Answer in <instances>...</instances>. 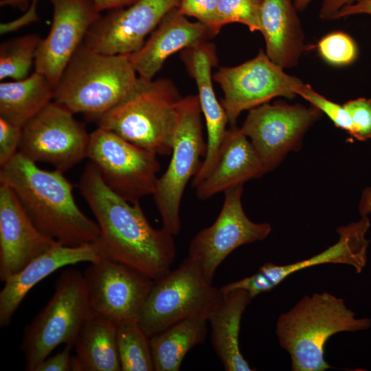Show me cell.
Listing matches in <instances>:
<instances>
[{"instance_id":"obj_1","label":"cell","mask_w":371,"mask_h":371,"mask_svg":"<svg viewBox=\"0 0 371 371\" xmlns=\"http://www.w3.org/2000/svg\"><path fill=\"white\" fill-rule=\"evenodd\" d=\"M78 187L100 228L96 241L102 255L154 280L171 270L176 257L174 236L154 228L139 203H130L111 190L97 168L85 167Z\"/></svg>"},{"instance_id":"obj_2","label":"cell","mask_w":371,"mask_h":371,"mask_svg":"<svg viewBox=\"0 0 371 371\" xmlns=\"http://www.w3.org/2000/svg\"><path fill=\"white\" fill-rule=\"evenodd\" d=\"M0 183L12 189L35 226L60 244L76 247L99 238L97 223L77 205L63 172L42 169L18 152L1 167Z\"/></svg>"},{"instance_id":"obj_3","label":"cell","mask_w":371,"mask_h":371,"mask_svg":"<svg viewBox=\"0 0 371 371\" xmlns=\"http://www.w3.org/2000/svg\"><path fill=\"white\" fill-rule=\"evenodd\" d=\"M139 80L128 54H106L82 43L54 87V101L95 120L124 102Z\"/></svg>"},{"instance_id":"obj_4","label":"cell","mask_w":371,"mask_h":371,"mask_svg":"<svg viewBox=\"0 0 371 371\" xmlns=\"http://www.w3.org/2000/svg\"><path fill=\"white\" fill-rule=\"evenodd\" d=\"M370 326L371 319L356 318L342 298L328 292L315 293L279 316L276 335L290 355L293 371H325L332 368L325 359V346L330 337Z\"/></svg>"},{"instance_id":"obj_5","label":"cell","mask_w":371,"mask_h":371,"mask_svg":"<svg viewBox=\"0 0 371 371\" xmlns=\"http://www.w3.org/2000/svg\"><path fill=\"white\" fill-rule=\"evenodd\" d=\"M181 97L168 79L139 78L136 89L121 104L95 120L98 127L157 155L171 153Z\"/></svg>"},{"instance_id":"obj_6","label":"cell","mask_w":371,"mask_h":371,"mask_svg":"<svg viewBox=\"0 0 371 371\" xmlns=\"http://www.w3.org/2000/svg\"><path fill=\"white\" fill-rule=\"evenodd\" d=\"M222 297L199 262L188 256L176 269L155 280L137 323L151 337L188 317L202 315L208 319Z\"/></svg>"},{"instance_id":"obj_7","label":"cell","mask_w":371,"mask_h":371,"mask_svg":"<svg viewBox=\"0 0 371 371\" xmlns=\"http://www.w3.org/2000/svg\"><path fill=\"white\" fill-rule=\"evenodd\" d=\"M91 315L83 274L64 271L48 303L25 328L21 350L26 370L35 371L57 346H74Z\"/></svg>"},{"instance_id":"obj_8","label":"cell","mask_w":371,"mask_h":371,"mask_svg":"<svg viewBox=\"0 0 371 371\" xmlns=\"http://www.w3.org/2000/svg\"><path fill=\"white\" fill-rule=\"evenodd\" d=\"M201 110L197 95L181 98L177 107L171 159L158 177L153 194L163 227L177 235L181 227L180 206L186 187L198 172L205 155Z\"/></svg>"},{"instance_id":"obj_9","label":"cell","mask_w":371,"mask_h":371,"mask_svg":"<svg viewBox=\"0 0 371 371\" xmlns=\"http://www.w3.org/2000/svg\"><path fill=\"white\" fill-rule=\"evenodd\" d=\"M157 155L103 128L90 133L87 158L106 185L132 203L153 194L160 170Z\"/></svg>"},{"instance_id":"obj_10","label":"cell","mask_w":371,"mask_h":371,"mask_svg":"<svg viewBox=\"0 0 371 371\" xmlns=\"http://www.w3.org/2000/svg\"><path fill=\"white\" fill-rule=\"evenodd\" d=\"M213 79L222 89L221 104L232 126L245 110L282 96L293 98L304 84L284 71L260 50L256 57L234 67H221Z\"/></svg>"},{"instance_id":"obj_11","label":"cell","mask_w":371,"mask_h":371,"mask_svg":"<svg viewBox=\"0 0 371 371\" xmlns=\"http://www.w3.org/2000/svg\"><path fill=\"white\" fill-rule=\"evenodd\" d=\"M74 113L52 101L23 127L18 152L65 172L87 158L89 136Z\"/></svg>"},{"instance_id":"obj_12","label":"cell","mask_w":371,"mask_h":371,"mask_svg":"<svg viewBox=\"0 0 371 371\" xmlns=\"http://www.w3.org/2000/svg\"><path fill=\"white\" fill-rule=\"evenodd\" d=\"M90 263L83 276L91 313L116 325L137 322L155 280L106 257Z\"/></svg>"},{"instance_id":"obj_13","label":"cell","mask_w":371,"mask_h":371,"mask_svg":"<svg viewBox=\"0 0 371 371\" xmlns=\"http://www.w3.org/2000/svg\"><path fill=\"white\" fill-rule=\"evenodd\" d=\"M311 106L268 102L249 110L240 128L248 137L266 172L274 169L291 150L301 146L308 127L321 115Z\"/></svg>"},{"instance_id":"obj_14","label":"cell","mask_w":371,"mask_h":371,"mask_svg":"<svg viewBox=\"0 0 371 371\" xmlns=\"http://www.w3.org/2000/svg\"><path fill=\"white\" fill-rule=\"evenodd\" d=\"M243 185L224 192L221 210L215 221L200 230L191 240L188 256L199 262L210 282L221 262L236 248L266 238L271 231L267 223L251 221L244 212Z\"/></svg>"},{"instance_id":"obj_15","label":"cell","mask_w":371,"mask_h":371,"mask_svg":"<svg viewBox=\"0 0 371 371\" xmlns=\"http://www.w3.org/2000/svg\"><path fill=\"white\" fill-rule=\"evenodd\" d=\"M370 225L367 216L337 229L339 240L333 245L309 258L287 265L267 262L248 277L228 283L220 288L222 291L234 289L247 291L254 299L262 293L270 291L290 275L299 271L323 264H344L352 266L360 273L367 262L369 240L366 234Z\"/></svg>"},{"instance_id":"obj_16","label":"cell","mask_w":371,"mask_h":371,"mask_svg":"<svg viewBox=\"0 0 371 371\" xmlns=\"http://www.w3.org/2000/svg\"><path fill=\"white\" fill-rule=\"evenodd\" d=\"M179 0H137L98 19L83 43L106 54H130L139 50L162 19L177 8Z\"/></svg>"},{"instance_id":"obj_17","label":"cell","mask_w":371,"mask_h":371,"mask_svg":"<svg viewBox=\"0 0 371 371\" xmlns=\"http://www.w3.org/2000/svg\"><path fill=\"white\" fill-rule=\"evenodd\" d=\"M49 1L52 23L38 48L34 71L45 76L55 87L88 30L101 15L89 0Z\"/></svg>"},{"instance_id":"obj_18","label":"cell","mask_w":371,"mask_h":371,"mask_svg":"<svg viewBox=\"0 0 371 371\" xmlns=\"http://www.w3.org/2000/svg\"><path fill=\"white\" fill-rule=\"evenodd\" d=\"M58 243L35 226L12 189L0 183L1 280L5 282Z\"/></svg>"},{"instance_id":"obj_19","label":"cell","mask_w":371,"mask_h":371,"mask_svg":"<svg viewBox=\"0 0 371 371\" xmlns=\"http://www.w3.org/2000/svg\"><path fill=\"white\" fill-rule=\"evenodd\" d=\"M104 258L96 242L70 247L58 243L4 282L0 292V326H8L27 293L57 269Z\"/></svg>"},{"instance_id":"obj_20","label":"cell","mask_w":371,"mask_h":371,"mask_svg":"<svg viewBox=\"0 0 371 371\" xmlns=\"http://www.w3.org/2000/svg\"><path fill=\"white\" fill-rule=\"evenodd\" d=\"M212 36L202 23L190 21L177 8L159 23L142 47L128 54L138 76L152 80L165 61L176 52L186 49Z\"/></svg>"},{"instance_id":"obj_21","label":"cell","mask_w":371,"mask_h":371,"mask_svg":"<svg viewBox=\"0 0 371 371\" xmlns=\"http://www.w3.org/2000/svg\"><path fill=\"white\" fill-rule=\"evenodd\" d=\"M265 172L248 137L239 128L232 126L226 131L212 170L194 187L196 194L199 199L206 200Z\"/></svg>"},{"instance_id":"obj_22","label":"cell","mask_w":371,"mask_h":371,"mask_svg":"<svg viewBox=\"0 0 371 371\" xmlns=\"http://www.w3.org/2000/svg\"><path fill=\"white\" fill-rule=\"evenodd\" d=\"M292 0H262L260 32L266 45V54L282 68L297 65L307 49L304 34Z\"/></svg>"},{"instance_id":"obj_23","label":"cell","mask_w":371,"mask_h":371,"mask_svg":"<svg viewBox=\"0 0 371 371\" xmlns=\"http://www.w3.org/2000/svg\"><path fill=\"white\" fill-rule=\"evenodd\" d=\"M221 292L220 303L208 317L212 347L226 371L254 370L242 355L239 344L242 316L252 297L241 289Z\"/></svg>"},{"instance_id":"obj_24","label":"cell","mask_w":371,"mask_h":371,"mask_svg":"<svg viewBox=\"0 0 371 371\" xmlns=\"http://www.w3.org/2000/svg\"><path fill=\"white\" fill-rule=\"evenodd\" d=\"M183 59L197 87V96L207 128V143L212 148L217 147L225 137L229 122L212 85V68L216 64L214 49L212 45L202 41L186 49Z\"/></svg>"},{"instance_id":"obj_25","label":"cell","mask_w":371,"mask_h":371,"mask_svg":"<svg viewBox=\"0 0 371 371\" xmlns=\"http://www.w3.org/2000/svg\"><path fill=\"white\" fill-rule=\"evenodd\" d=\"M74 348L72 370L121 371L117 325L113 322L92 314L82 328Z\"/></svg>"},{"instance_id":"obj_26","label":"cell","mask_w":371,"mask_h":371,"mask_svg":"<svg viewBox=\"0 0 371 371\" xmlns=\"http://www.w3.org/2000/svg\"><path fill=\"white\" fill-rule=\"evenodd\" d=\"M54 87L34 71L27 78L0 83V117L23 128L54 100Z\"/></svg>"},{"instance_id":"obj_27","label":"cell","mask_w":371,"mask_h":371,"mask_svg":"<svg viewBox=\"0 0 371 371\" xmlns=\"http://www.w3.org/2000/svg\"><path fill=\"white\" fill-rule=\"evenodd\" d=\"M207 323L205 316H193L150 337L155 371L179 370L188 352L205 341Z\"/></svg>"},{"instance_id":"obj_28","label":"cell","mask_w":371,"mask_h":371,"mask_svg":"<svg viewBox=\"0 0 371 371\" xmlns=\"http://www.w3.org/2000/svg\"><path fill=\"white\" fill-rule=\"evenodd\" d=\"M117 339L122 371H154L150 337L137 322L117 325Z\"/></svg>"},{"instance_id":"obj_29","label":"cell","mask_w":371,"mask_h":371,"mask_svg":"<svg viewBox=\"0 0 371 371\" xmlns=\"http://www.w3.org/2000/svg\"><path fill=\"white\" fill-rule=\"evenodd\" d=\"M42 38L36 34L13 38L0 45V80H23L34 66L36 54Z\"/></svg>"},{"instance_id":"obj_30","label":"cell","mask_w":371,"mask_h":371,"mask_svg":"<svg viewBox=\"0 0 371 371\" xmlns=\"http://www.w3.org/2000/svg\"><path fill=\"white\" fill-rule=\"evenodd\" d=\"M262 0H218V19L221 27L228 23H239L251 32L259 31Z\"/></svg>"},{"instance_id":"obj_31","label":"cell","mask_w":371,"mask_h":371,"mask_svg":"<svg viewBox=\"0 0 371 371\" xmlns=\"http://www.w3.org/2000/svg\"><path fill=\"white\" fill-rule=\"evenodd\" d=\"M317 49L321 57L334 66L350 65L358 54L355 41L342 32H334L322 37L317 43Z\"/></svg>"},{"instance_id":"obj_32","label":"cell","mask_w":371,"mask_h":371,"mask_svg":"<svg viewBox=\"0 0 371 371\" xmlns=\"http://www.w3.org/2000/svg\"><path fill=\"white\" fill-rule=\"evenodd\" d=\"M311 106L325 113L335 124V125L347 131L354 137L355 130L350 117L342 105L333 102L324 96L315 91L309 85L304 84L297 92Z\"/></svg>"},{"instance_id":"obj_33","label":"cell","mask_w":371,"mask_h":371,"mask_svg":"<svg viewBox=\"0 0 371 371\" xmlns=\"http://www.w3.org/2000/svg\"><path fill=\"white\" fill-rule=\"evenodd\" d=\"M218 0H179L177 8L183 15L195 18L214 36L221 30L218 19Z\"/></svg>"},{"instance_id":"obj_34","label":"cell","mask_w":371,"mask_h":371,"mask_svg":"<svg viewBox=\"0 0 371 371\" xmlns=\"http://www.w3.org/2000/svg\"><path fill=\"white\" fill-rule=\"evenodd\" d=\"M355 130L354 137L365 141L371 138V99L359 98L344 103Z\"/></svg>"},{"instance_id":"obj_35","label":"cell","mask_w":371,"mask_h":371,"mask_svg":"<svg viewBox=\"0 0 371 371\" xmlns=\"http://www.w3.org/2000/svg\"><path fill=\"white\" fill-rule=\"evenodd\" d=\"M23 128L0 117V166L5 165L17 153Z\"/></svg>"},{"instance_id":"obj_36","label":"cell","mask_w":371,"mask_h":371,"mask_svg":"<svg viewBox=\"0 0 371 371\" xmlns=\"http://www.w3.org/2000/svg\"><path fill=\"white\" fill-rule=\"evenodd\" d=\"M73 344H65L64 349L52 357L45 359L35 371H69L72 370L71 349Z\"/></svg>"},{"instance_id":"obj_37","label":"cell","mask_w":371,"mask_h":371,"mask_svg":"<svg viewBox=\"0 0 371 371\" xmlns=\"http://www.w3.org/2000/svg\"><path fill=\"white\" fill-rule=\"evenodd\" d=\"M313 0H294L293 3L297 11H303ZM358 0H322L319 17L331 20L345 5L352 4Z\"/></svg>"},{"instance_id":"obj_38","label":"cell","mask_w":371,"mask_h":371,"mask_svg":"<svg viewBox=\"0 0 371 371\" xmlns=\"http://www.w3.org/2000/svg\"><path fill=\"white\" fill-rule=\"evenodd\" d=\"M36 3L37 0H32L31 8H29L24 15L9 23H1L0 25L1 34L15 31L30 23L36 21L38 19L36 13Z\"/></svg>"},{"instance_id":"obj_39","label":"cell","mask_w":371,"mask_h":371,"mask_svg":"<svg viewBox=\"0 0 371 371\" xmlns=\"http://www.w3.org/2000/svg\"><path fill=\"white\" fill-rule=\"evenodd\" d=\"M361 14L371 16V0H358L352 4L345 5L335 14L333 19Z\"/></svg>"},{"instance_id":"obj_40","label":"cell","mask_w":371,"mask_h":371,"mask_svg":"<svg viewBox=\"0 0 371 371\" xmlns=\"http://www.w3.org/2000/svg\"><path fill=\"white\" fill-rule=\"evenodd\" d=\"M99 11L119 9L131 5L137 0H89Z\"/></svg>"},{"instance_id":"obj_41","label":"cell","mask_w":371,"mask_h":371,"mask_svg":"<svg viewBox=\"0 0 371 371\" xmlns=\"http://www.w3.org/2000/svg\"><path fill=\"white\" fill-rule=\"evenodd\" d=\"M359 211L361 216H368L371 212V188L368 187L362 192L359 203Z\"/></svg>"},{"instance_id":"obj_42","label":"cell","mask_w":371,"mask_h":371,"mask_svg":"<svg viewBox=\"0 0 371 371\" xmlns=\"http://www.w3.org/2000/svg\"><path fill=\"white\" fill-rule=\"evenodd\" d=\"M32 1V0H31ZM30 0H1V6H11L21 10H25L29 5Z\"/></svg>"}]
</instances>
